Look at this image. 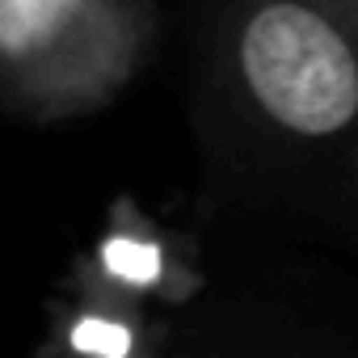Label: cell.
I'll list each match as a JSON object with an SVG mask.
<instances>
[{"label": "cell", "instance_id": "2", "mask_svg": "<svg viewBox=\"0 0 358 358\" xmlns=\"http://www.w3.org/2000/svg\"><path fill=\"white\" fill-rule=\"evenodd\" d=\"M329 257L224 228L164 320L160 358H358V278Z\"/></svg>", "mask_w": 358, "mask_h": 358}, {"label": "cell", "instance_id": "4", "mask_svg": "<svg viewBox=\"0 0 358 358\" xmlns=\"http://www.w3.org/2000/svg\"><path fill=\"white\" fill-rule=\"evenodd\" d=\"M312 5H320V9H329L354 38H358V0H312Z\"/></svg>", "mask_w": 358, "mask_h": 358}, {"label": "cell", "instance_id": "1", "mask_svg": "<svg viewBox=\"0 0 358 358\" xmlns=\"http://www.w3.org/2000/svg\"><path fill=\"white\" fill-rule=\"evenodd\" d=\"M182 13L207 215L358 262V38L312 0H182Z\"/></svg>", "mask_w": 358, "mask_h": 358}, {"label": "cell", "instance_id": "3", "mask_svg": "<svg viewBox=\"0 0 358 358\" xmlns=\"http://www.w3.org/2000/svg\"><path fill=\"white\" fill-rule=\"evenodd\" d=\"M160 0H0V106L26 127L110 110L156 59Z\"/></svg>", "mask_w": 358, "mask_h": 358}]
</instances>
